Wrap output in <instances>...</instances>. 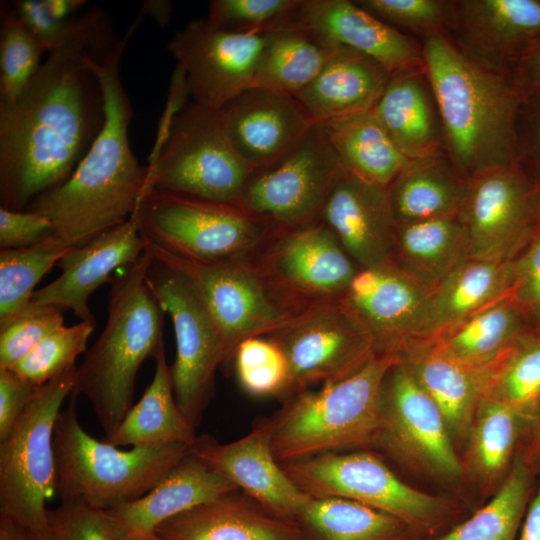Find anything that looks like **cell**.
<instances>
[{"instance_id": "obj_1", "label": "cell", "mask_w": 540, "mask_h": 540, "mask_svg": "<svg viewBox=\"0 0 540 540\" xmlns=\"http://www.w3.org/2000/svg\"><path fill=\"white\" fill-rule=\"evenodd\" d=\"M109 15L94 7L75 17L13 102H0V203L23 211L75 170L105 121L94 62L119 40Z\"/></svg>"}, {"instance_id": "obj_2", "label": "cell", "mask_w": 540, "mask_h": 540, "mask_svg": "<svg viewBox=\"0 0 540 540\" xmlns=\"http://www.w3.org/2000/svg\"><path fill=\"white\" fill-rule=\"evenodd\" d=\"M137 18L121 39L94 62L105 97V121L73 173L36 197L25 210L49 218L53 237L69 247L85 244L128 220L143 194L148 167L139 164L128 136L133 108L119 64Z\"/></svg>"}, {"instance_id": "obj_3", "label": "cell", "mask_w": 540, "mask_h": 540, "mask_svg": "<svg viewBox=\"0 0 540 540\" xmlns=\"http://www.w3.org/2000/svg\"><path fill=\"white\" fill-rule=\"evenodd\" d=\"M447 158L465 180L517 166L516 120L522 95L506 72L462 51L448 34L421 42Z\"/></svg>"}, {"instance_id": "obj_4", "label": "cell", "mask_w": 540, "mask_h": 540, "mask_svg": "<svg viewBox=\"0 0 540 540\" xmlns=\"http://www.w3.org/2000/svg\"><path fill=\"white\" fill-rule=\"evenodd\" d=\"M153 257L146 250L110 281L104 329L76 369L71 394L85 396L111 435L132 407L137 372L164 348L163 311L147 286Z\"/></svg>"}, {"instance_id": "obj_5", "label": "cell", "mask_w": 540, "mask_h": 540, "mask_svg": "<svg viewBox=\"0 0 540 540\" xmlns=\"http://www.w3.org/2000/svg\"><path fill=\"white\" fill-rule=\"evenodd\" d=\"M398 354H375L352 374L294 394L268 419L280 464L378 441L382 385Z\"/></svg>"}, {"instance_id": "obj_6", "label": "cell", "mask_w": 540, "mask_h": 540, "mask_svg": "<svg viewBox=\"0 0 540 540\" xmlns=\"http://www.w3.org/2000/svg\"><path fill=\"white\" fill-rule=\"evenodd\" d=\"M77 397L62 410L54 430L56 495L109 510L148 493L189 451L181 443L121 450L90 436L81 426Z\"/></svg>"}, {"instance_id": "obj_7", "label": "cell", "mask_w": 540, "mask_h": 540, "mask_svg": "<svg viewBox=\"0 0 540 540\" xmlns=\"http://www.w3.org/2000/svg\"><path fill=\"white\" fill-rule=\"evenodd\" d=\"M147 167L143 193L158 189L237 207L254 172L235 150L221 110L193 101L175 115Z\"/></svg>"}, {"instance_id": "obj_8", "label": "cell", "mask_w": 540, "mask_h": 540, "mask_svg": "<svg viewBox=\"0 0 540 540\" xmlns=\"http://www.w3.org/2000/svg\"><path fill=\"white\" fill-rule=\"evenodd\" d=\"M77 366L40 387L0 441V516L29 530L48 529L47 502L56 495L54 430L71 395Z\"/></svg>"}, {"instance_id": "obj_9", "label": "cell", "mask_w": 540, "mask_h": 540, "mask_svg": "<svg viewBox=\"0 0 540 540\" xmlns=\"http://www.w3.org/2000/svg\"><path fill=\"white\" fill-rule=\"evenodd\" d=\"M144 241L204 262L240 259L270 225L240 207L149 189L132 215Z\"/></svg>"}, {"instance_id": "obj_10", "label": "cell", "mask_w": 540, "mask_h": 540, "mask_svg": "<svg viewBox=\"0 0 540 540\" xmlns=\"http://www.w3.org/2000/svg\"><path fill=\"white\" fill-rule=\"evenodd\" d=\"M281 466L312 498L349 499L394 516L413 530L433 528L447 512L443 499L406 484L367 452L324 453Z\"/></svg>"}, {"instance_id": "obj_11", "label": "cell", "mask_w": 540, "mask_h": 540, "mask_svg": "<svg viewBox=\"0 0 540 540\" xmlns=\"http://www.w3.org/2000/svg\"><path fill=\"white\" fill-rule=\"evenodd\" d=\"M146 282L172 320L176 340L172 388L179 409L196 427L213 395L216 370L227 360L223 340L185 276L153 258Z\"/></svg>"}, {"instance_id": "obj_12", "label": "cell", "mask_w": 540, "mask_h": 540, "mask_svg": "<svg viewBox=\"0 0 540 540\" xmlns=\"http://www.w3.org/2000/svg\"><path fill=\"white\" fill-rule=\"evenodd\" d=\"M345 172L316 123L291 154L252 173L240 207L270 226L293 229L315 223L321 220L326 201Z\"/></svg>"}, {"instance_id": "obj_13", "label": "cell", "mask_w": 540, "mask_h": 540, "mask_svg": "<svg viewBox=\"0 0 540 540\" xmlns=\"http://www.w3.org/2000/svg\"><path fill=\"white\" fill-rule=\"evenodd\" d=\"M145 250L191 283L216 324L227 360L242 341L271 334L292 316L274 301L261 276L239 259L204 262L146 241Z\"/></svg>"}, {"instance_id": "obj_14", "label": "cell", "mask_w": 540, "mask_h": 540, "mask_svg": "<svg viewBox=\"0 0 540 540\" xmlns=\"http://www.w3.org/2000/svg\"><path fill=\"white\" fill-rule=\"evenodd\" d=\"M270 335L287 359V393L342 379L377 354L370 336L338 299L310 305Z\"/></svg>"}, {"instance_id": "obj_15", "label": "cell", "mask_w": 540, "mask_h": 540, "mask_svg": "<svg viewBox=\"0 0 540 540\" xmlns=\"http://www.w3.org/2000/svg\"><path fill=\"white\" fill-rule=\"evenodd\" d=\"M381 403L377 443L439 479L454 481L462 476L463 466L439 407L401 359L385 376Z\"/></svg>"}, {"instance_id": "obj_16", "label": "cell", "mask_w": 540, "mask_h": 540, "mask_svg": "<svg viewBox=\"0 0 540 540\" xmlns=\"http://www.w3.org/2000/svg\"><path fill=\"white\" fill-rule=\"evenodd\" d=\"M460 217L470 258L511 261L536 233L535 185L518 166L482 172L468 180Z\"/></svg>"}, {"instance_id": "obj_17", "label": "cell", "mask_w": 540, "mask_h": 540, "mask_svg": "<svg viewBox=\"0 0 540 540\" xmlns=\"http://www.w3.org/2000/svg\"><path fill=\"white\" fill-rule=\"evenodd\" d=\"M268 35L219 31L206 19H194L172 36L167 48L185 72L192 101L221 109L252 87Z\"/></svg>"}, {"instance_id": "obj_18", "label": "cell", "mask_w": 540, "mask_h": 540, "mask_svg": "<svg viewBox=\"0 0 540 540\" xmlns=\"http://www.w3.org/2000/svg\"><path fill=\"white\" fill-rule=\"evenodd\" d=\"M431 291L394 263L359 269L338 298L379 354H400L418 340Z\"/></svg>"}, {"instance_id": "obj_19", "label": "cell", "mask_w": 540, "mask_h": 540, "mask_svg": "<svg viewBox=\"0 0 540 540\" xmlns=\"http://www.w3.org/2000/svg\"><path fill=\"white\" fill-rule=\"evenodd\" d=\"M284 28L303 30L331 47H348L392 74L424 69L419 41L349 0H300Z\"/></svg>"}, {"instance_id": "obj_20", "label": "cell", "mask_w": 540, "mask_h": 540, "mask_svg": "<svg viewBox=\"0 0 540 540\" xmlns=\"http://www.w3.org/2000/svg\"><path fill=\"white\" fill-rule=\"evenodd\" d=\"M220 110L235 150L254 172L291 154L316 124L296 97L256 87Z\"/></svg>"}, {"instance_id": "obj_21", "label": "cell", "mask_w": 540, "mask_h": 540, "mask_svg": "<svg viewBox=\"0 0 540 540\" xmlns=\"http://www.w3.org/2000/svg\"><path fill=\"white\" fill-rule=\"evenodd\" d=\"M190 450L252 500L284 518L295 520L311 498L291 480L275 458L268 420L229 443L198 436Z\"/></svg>"}, {"instance_id": "obj_22", "label": "cell", "mask_w": 540, "mask_h": 540, "mask_svg": "<svg viewBox=\"0 0 540 540\" xmlns=\"http://www.w3.org/2000/svg\"><path fill=\"white\" fill-rule=\"evenodd\" d=\"M448 35L479 63L505 72L540 39V0H452Z\"/></svg>"}, {"instance_id": "obj_23", "label": "cell", "mask_w": 540, "mask_h": 540, "mask_svg": "<svg viewBox=\"0 0 540 540\" xmlns=\"http://www.w3.org/2000/svg\"><path fill=\"white\" fill-rule=\"evenodd\" d=\"M144 251L145 241L131 216L72 248L57 264L61 274L36 290L31 302L70 309L80 321L96 322L88 304L90 296L104 283H110L113 272L136 262Z\"/></svg>"}, {"instance_id": "obj_24", "label": "cell", "mask_w": 540, "mask_h": 540, "mask_svg": "<svg viewBox=\"0 0 540 540\" xmlns=\"http://www.w3.org/2000/svg\"><path fill=\"white\" fill-rule=\"evenodd\" d=\"M360 269L393 263L396 220L386 187L345 172L321 215Z\"/></svg>"}, {"instance_id": "obj_25", "label": "cell", "mask_w": 540, "mask_h": 540, "mask_svg": "<svg viewBox=\"0 0 540 540\" xmlns=\"http://www.w3.org/2000/svg\"><path fill=\"white\" fill-rule=\"evenodd\" d=\"M276 281L301 293L338 299L359 269L323 222L288 229L267 258Z\"/></svg>"}, {"instance_id": "obj_26", "label": "cell", "mask_w": 540, "mask_h": 540, "mask_svg": "<svg viewBox=\"0 0 540 540\" xmlns=\"http://www.w3.org/2000/svg\"><path fill=\"white\" fill-rule=\"evenodd\" d=\"M238 490L190 450L144 496L105 511L130 538L152 534L164 521Z\"/></svg>"}, {"instance_id": "obj_27", "label": "cell", "mask_w": 540, "mask_h": 540, "mask_svg": "<svg viewBox=\"0 0 540 540\" xmlns=\"http://www.w3.org/2000/svg\"><path fill=\"white\" fill-rule=\"evenodd\" d=\"M154 534L162 540H305L295 520L237 491L164 521Z\"/></svg>"}, {"instance_id": "obj_28", "label": "cell", "mask_w": 540, "mask_h": 540, "mask_svg": "<svg viewBox=\"0 0 540 540\" xmlns=\"http://www.w3.org/2000/svg\"><path fill=\"white\" fill-rule=\"evenodd\" d=\"M392 73L348 47H335L317 77L296 98L317 124L374 109Z\"/></svg>"}, {"instance_id": "obj_29", "label": "cell", "mask_w": 540, "mask_h": 540, "mask_svg": "<svg viewBox=\"0 0 540 540\" xmlns=\"http://www.w3.org/2000/svg\"><path fill=\"white\" fill-rule=\"evenodd\" d=\"M373 111L409 160L445 154L441 122L424 69L393 74Z\"/></svg>"}, {"instance_id": "obj_30", "label": "cell", "mask_w": 540, "mask_h": 540, "mask_svg": "<svg viewBox=\"0 0 540 540\" xmlns=\"http://www.w3.org/2000/svg\"><path fill=\"white\" fill-rule=\"evenodd\" d=\"M399 356L439 407L451 436L467 435L485 397L488 373L459 363L425 340L411 342Z\"/></svg>"}, {"instance_id": "obj_31", "label": "cell", "mask_w": 540, "mask_h": 540, "mask_svg": "<svg viewBox=\"0 0 540 540\" xmlns=\"http://www.w3.org/2000/svg\"><path fill=\"white\" fill-rule=\"evenodd\" d=\"M514 259L469 258L431 291L418 340H427L511 295Z\"/></svg>"}, {"instance_id": "obj_32", "label": "cell", "mask_w": 540, "mask_h": 540, "mask_svg": "<svg viewBox=\"0 0 540 540\" xmlns=\"http://www.w3.org/2000/svg\"><path fill=\"white\" fill-rule=\"evenodd\" d=\"M469 258L468 233L460 214L396 223L393 263L430 291Z\"/></svg>"}, {"instance_id": "obj_33", "label": "cell", "mask_w": 540, "mask_h": 540, "mask_svg": "<svg viewBox=\"0 0 540 540\" xmlns=\"http://www.w3.org/2000/svg\"><path fill=\"white\" fill-rule=\"evenodd\" d=\"M526 319L510 295L425 341L459 363L489 373L528 331Z\"/></svg>"}, {"instance_id": "obj_34", "label": "cell", "mask_w": 540, "mask_h": 540, "mask_svg": "<svg viewBox=\"0 0 540 540\" xmlns=\"http://www.w3.org/2000/svg\"><path fill=\"white\" fill-rule=\"evenodd\" d=\"M467 185L446 154L410 160L387 187L396 223L459 215Z\"/></svg>"}, {"instance_id": "obj_35", "label": "cell", "mask_w": 540, "mask_h": 540, "mask_svg": "<svg viewBox=\"0 0 540 540\" xmlns=\"http://www.w3.org/2000/svg\"><path fill=\"white\" fill-rule=\"evenodd\" d=\"M154 359L151 383L114 432L104 436L103 441L116 447L181 443L190 448L196 442V427L184 416L175 400L165 349L162 348Z\"/></svg>"}, {"instance_id": "obj_36", "label": "cell", "mask_w": 540, "mask_h": 540, "mask_svg": "<svg viewBox=\"0 0 540 540\" xmlns=\"http://www.w3.org/2000/svg\"><path fill=\"white\" fill-rule=\"evenodd\" d=\"M347 172L388 187L410 161L373 110L319 124Z\"/></svg>"}, {"instance_id": "obj_37", "label": "cell", "mask_w": 540, "mask_h": 540, "mask_svg": "<svg viewBox=\"0 0 540 540\" xmlns=\"http://www.w3.org/2000/svg\"><path fill=\"white\" fill-rule=\"evenodd\" d=\"M295 521L305 540H410L400 519L339 497L310 498Z\"/></svg>"}, {"instance_id": "obj_38", "label": "cell", "mask_w": 540, "mask_h": 540, "mask_svg": "<svg viewBox=\"0 0 540 540\" xmlns=\"http://www.w3.org/2000/svg\"><path fill=\"white\" fill-rule=\"evenodd\" d=\"M334 49L296 28L269 33L252 87L296 97L321 72Z\"/></svg>"}, {"instance_id": "obj_39", "label": "cell", "mask_w": 540, "mask_h": 540, "mask_svg": "<svg viewBox=\"0 0 540 540\" xmlns=\"http://www.w3.org/2000/svg\"><path fill=\"white\" fill-rule=\"evenodd\" d=\"M536 473L516 453L493 498L445 534L425 540H517Z\"/></svg>"}, {"instance_id": "obj_40", "label": "cell", "mask_w": 540, "mask_h": 540, "mask_svg": "<svg viewBox=\"0 0 540 540\" xmlns=\"http://www.w3.org/2000/svg\"><path fill=\"white\" fill-rule=\"evenodd\" d=\"M525 419L507 404L485 396L468 431V463L484 481L505 478L518 450Z\"/></svg>"}, {"instance_id": "obj_41", "label": "cell", "mask_w": 540, "mask_h": 540, "mask_svg": "<svg viewBox=\"0 0 540 540\" xmlns=\"http://www.w3.org/2000/svg\"><path fill=\"white\" fill-rule=\"evenodd\" d=\"M72 248L52 236L31 247L0 250V322L30 306L36 285Z\"/></svg>"}, {"instance_id": "obj_42", "label": "cell", "mask_w": 540, "mask_h": 540, "mask_svg": "<svg viewBox=\"0 0 540 540\" xmlns=\"http://www.w3.org/2000/svg\"><path fill=\"white\" fill-rule=\"evenodd\" d=\"M485 396L507 404L526 422L540 398V331H527L490 370Z\"/></svg>"}, {"instance_id": "obj_43", "label": "cell", "mask_w": 540, "mask_h": 540, "mask_svg": "<svg viewBox=\"0 0 540 540\" xmlns=\"http://www.w3.org/2000/svg\"><path fill=\"white\" fill-rule=\"evenodd\" d=\"M45 50L21 21L12 3L0 5V102H13L41 66Z\"/></svg>"}, {"instance_id": "obj_44", "label": "cell", "mask_w": 540, "mask_h": 540, "mask_svg": "<svg viewBox=\"0 0 540 540\" xmlns=\"http://www.w3.org/2000/svg\"><path fill=\"white\" fill-rule=\"evenodd\" d=\"M96 322L80 321L61 326L37 343L10 370L25 381L43 386L76 367L77 357L87 349Z\"/></svg>"}, {"instance_id": "obj_45", "label": "cell", "mask_w": 540, "mask_h": 540, "mask_svg": "<svg viewBox=\"0 0 540 540\" xmlns=\"http://www.w3.org/2000/svg\"><path fill=\"white\" fill-rule=\"evenodd\" d=\"M242 388L255 396L285 394L289 367L281 348L271 339L251 337L242 341L234 355Z\"/></svg>"}, {"instance_id": "obj_46", "label": "cell", "mask_w": 540, "mask_h": 540, "mask_svg": "<svg viewBox=\"0 0 540 540\" xmlns=\"http://www.w3.org/2000/svg\"><path fill=\"white\" fill-rule=\"evenodd\" d=\"M300 0H213L207 23L215 30L268 34L281 30Z\"/></svg>"}, {"instance_id": "obj_47", "label": "cell", "mask_w": 540, "mask_h": 540, "mask_svg": "<svg viewBox=\"0 0 540 540\" xmlns=\"http://www.w3.org/2000/svg\"><path fill=\"white\" fill-rule=\"evenodd\" d=\"M364 10L421 43L435 34H448L452 0H358ZM411 37V36H410Z\"/></svg>"}, {"instance_id": "obj_48", "label": "cell", "mask_w": 540, "mask_h": 540, "mask_svg": "<svg viewBox=\"0 0 540 540\" xmlns=\"http://www.w3.org/2000/svg\"><path fill=\"white\" fill-rule=\"evenodd\" d=\"M63 325L62 309L32 302L21 313L0 322V369L11 368L45 336Z\"/></svg>"}, {"instance_id": "obj_49", "label": "cell", "mask_w": 540, "mask_h": 540, "mask_svg": "<svg viewBox=\"0 0 540 540\" xmlns=\"http://www.w3.org/2000/svg\"><path fill=\"white\" fill-rule=\"evenodd\" d=\"M48 527L54 540H125L105 510L77 501L48 509Z\"/></svg>"}, {"instance_id": "obj_50", "label": "cell", "mask_w": 540, "mask_h": 540, "mask_svg": "<svg viewBox=\"0 0 540 540\" xmlns=\"http://www.w3.org/2000/svg\"><path fill=\"white\" fill-rule=\"evenodd\" d=\"M517 166L533 183L540 179V90L522 95L516 120Z\"/></svg>"}, {"instance_id": "obj_51", "label": "cell", "mask_w": 540, "mask_h": 540, "mask_svg": "<svg viewBox=\"0 0 540 540\" xmlns=\"http://www.w3.org/2000/svg\"><path fill=\"white\" fill-rule=\"evenodd\" d=\"M54 235L51 221L38 212L15 211L0 206V248L22 249Z\"/></svg>"}, {"instance_id": "obj_52", "label": "cell", "mask_w": 540, "mask_h": 540, "mask_svg": "<svg viewBox=\"0 0 540 540\" xmlns=\"http://www.w3.org/2000/svg\"><path fill=\"white\" fill-rule=\"evenodd\" d=\"M511 298L527 318H540V230L524 254L514 259Z\"/></svg>"}, {"instance_id": "obj_53", "label": "cell", "mask_w": 540, "mask_h": 540, "mask_svg": "<svg viewBox=\"0 0 540 540\" xmlns=\"http://www.w3.org/2000/svg\"><path fill=\"white\" fill-rule=\"evenodd\" d=\"M40 387L10 369H0V441L13 430Z\"/></svg>"}, {"instance_id": "obj_54", "label": "cell", "mask_w": 540, "mask_h": 540, "mask_svg": "<svg viewBox=\"0 0 540 540\" xmlns=\"http://www.w3.org/2000/svg\"><path fill=\"white\" fill-rule=\"evenodd\" d=\"M11 3L46 53L62 42L74 19L68 22L57 20L46 8L44 0H16Z\"/></svg>"}, {"instance_id": "obj_55", "label": "cell", "mask_w": 540, "mask_h": 540, "mask_svg": "<svg viewBox=\"0 0 540 540\" xmlns=\"http://www.w3.org/2000/svg\"><path fill=\"white\" fill-rule=\"evenodd\" d=\"M505 72L521 95L540 90V39L513 59Z\"/></svg>"}, {"instance_id": "obj_56", "label": "cell", "mask_w": 540, "mask_h": 540, "mask_svg": "<svg viewBox=\"0 0 540 540\" xmlns=\"http://www.w3.org/2000/svg\"><path fill=\"white\" fill-rule=\"evenodd\" d=\"M517 453L534 473L540 472V398L525 422Z\"/></svg>"}, {"instance_id": "obj_57", "label": "cell", "mask_w": 540, "mask_h": 540, "mask_svg": "<svg viewBox=\"0 0 540 540\" xmlns=\"http://www.w3.org/2000/svg\"><path fill=\"white\" fill-rule=\"evenodd\" d=\"M517 540H540V480L526 508Z\"/></svg>"}, {"instance_id": "obj_58", "label": "cell", "mask_w": 540, "mask_h": 540, "mask_svg": "<svg viewBox=\"0 0 540 540\" xmlns=\"http://www.w3.org/2000/svg\"><path fill=\"white\" fill-rule=\"evenodd\" d=\"M51 15L59 21L68 22L87 2L83 0H44Z\"/></svg>"}, {"instance_id": "obj_59", "label": "cell", "mask_w": 540, "mask_h": 540, "mask_svg": "<svg viewBox=\"0 0 540 540\" xmlns=\"http://www.w3.org/2000/svg\"><path fill=\"white\" fill-rule=\"evenodd\" d=\"M140 14L152 17L160 26H166L171 19L172 4L163 0L144 1Z\"/></svg>"}, {"instance_id": "obj_60", "label": "cell", "mask_w": 540, "mask_h": 540, "mask_svg": "<svg viewBox=\"0 0 540 540\" xmlns=\"http://www.w3.org/2000/svg\"><path fill=\"white\" fill-rule=\"evenodd\" d=\"M25 528L14 520L0 516V540H23Z\"/></svg>"}, {"instance_id": "obj_61", "label": "cell", "mask_w": 540, "mask_h": 540, "mask_svg": "<svg viewBox=\"0 0 540 540\" xmlns=\"http://www.w3.org/2000/svg\"><path fill=\"white\" fill-rule=\"evenodd\" d=\"M23 540H54L49 528L41 530L25 529Z\"/></svg>"}, {"instance_id": "obj_62", "label": "cell", "mask_w": 540, "mask_h": 540, "mask_svg": "<svg viewBox=\"0 0 540 540\" xmlns=\"http://www.w3.org/2000/svg\"><path fill=\"white\" fill-rule=\"evenodd\" d=\"M535 217L537 223V230H540V179L535 183Z\"/></svg>"}, {"instance_id": "obj_63", "label": "cell", "mask_w": 540, "mask_h": 540, "mask_svg": "<svg viewBox=\"0 0 540 540\" xmlns=\"http://www.w3.org/2000/svg\"><path fill=\"white\" fill-rule=\"evenodd\" d=\"M125 540H162L154 533L142 536H135L130 538H125Z\"/></svg>"}]
</instances>
